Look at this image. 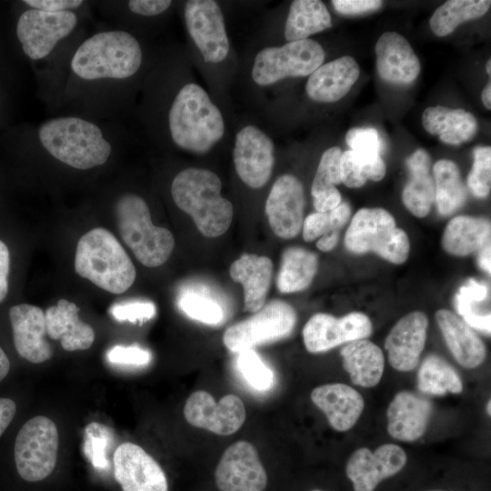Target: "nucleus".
I'll return each mask as SVG.
<instances>
[{"label": "nucleus", "instance_id": "13", "mask_svg": "<svg viewBox=\"0 0 491 491\" xmlns=\"http://www.w3.org/2000/svg\"><path fill=\"white\" fill-rule=\"evenodd\" d=\"M184 416L193 426L219 436H228L243 426L246 415L239 396L228 394L215 402L210 393L198 390L186 399Z\"/></svg>", "mask_w": 491, "mask_h": 491}, {"label": "nucleus", "instance_id": "12", "mask_svg": "<svg viewBox=\"0 0 491 491\" xmlns=\"http://www.w3.org/2000/svg\"><path fill=\"white\" fill-rule=\"evenodd\" d=\"M186 28L205 62L220 63L229 52L223 13L213 0H190L185 5Z\"/></svg>", "mask_w": 491, "mask_h": 491}, {"label": "nucleus", "instance_id": "15", "mask_svg": "<svg viewBox=\"0 0 491 491\" xmlns=\"http://www.w3.org/2000/svg\"><path fill=\"white\" fill-rule=\"evenodd\" d=\"M271 138L254 125L243 127L235 136L234 164L240 179L251 188H260L269 180L274 164Z\"/></svg>", "mask_w": 491, "mask_h": 491}, {"label": "nucleus", "instance_id": "25", "mask_svg": "<svg viewBox=\"0 0 491 491\" xmlns=\"http://www.w3.org/2000/svg\"><path fill=\"white\" fill-rule=\"evenodd\" d=\"M79 311L75 303L60 299L45 312L47 336L54 340H60L62 347L66 351L88 349L95 341L94 329L79 318Z\"/></svg>", "mask_w": 491, "mask_h": 491}, {"label": "nucleus", "instance_id": "1", "mask_svg": "<svg viewBox=\"0 0 491 491\" xmlns=\"http://www.w3.org/2000/svg\"><path fill=\"white\" fill-rule=\"evenodd\" d=\"M143 64L137 37L107 25L75 44L41 95L62 113L115 121L125 106L127 87Z\"/></svg>", "mask_w": 491, "mask_h": 491}, {"label": "nucleus", "instance_id": "44", "mask_svg": "<svg viewBox=\"0 0 491 491\" xmlns=\"http://www.w3.org/2000/svg\"><path fill=\"white\" fill-rule=\"evenodd\" d=\"M473 155L474 162L467 176V185L475 196L484 198L491 189V148L476 147Z\"/></svg>", "mask_w": 491, "mask_h": 491}, {"label": "nucleus", "instance_id": "21", "mask_svg": "<svg viewBox=\"0 0 491 491\" xmlns=\"http://www.w3.org/2000/svg\"><path fill=\"white\" fill-rule=\"evenodd\" d=\"M375 50L377 73L383 80L395 85H407L418 76L420 61L409 42L399 33H383Z\"/></svg>", "mask_w": 491, "mask_h": 491}, {"label": "nucleus", "instance_id": "47", "mask_svg": "<svg viewBox=\"0 0 491 491\" xmlns=\"http://www.w3.org/2000/svg\"><path fill=\"white\" fill-rule=\"evenodd\" d=\"M106 358L114 365L144 366L150 363L152 355L136 345L115 346L107 351Z\"/></svg>", "mask_w": 491, "mask_h": 491}, {"label": "nucleus", "instance_id": "6", "mask_svg": "<svg viewBox=\"0 0 491 491\" xmlns=\"http://www.w3.org/2000/svg\"><path fill=\"white\" fill-rule=\"evenodd\" d=\"M114 209L119 234L136 259L148 267L165 263L175 240L168 229L154 225L145 200L135 193H123Z\"/></svg>", "mask_w": 491, "mask_h": 491}, {"label": "nucleus", "instance_id": "38", "mask_svg": "<svg viewBox=\"0 0 491 491\" xmlns=\"http://www.w3.org/2000/svg\"><path fill=\"white\" fill-rule=\"evenodd\" d=\"M386 170V164L382 157L365 158L350 149L341 155V181L349 188L361 187L367 180L378 182L384 178Z\"/></svg>", "mask_w": 491, "mask_h": 491}, {"label": "nucleus", "instance_id": "26", "mask_svg": "<svg viewBox=\"0 0 491 491\" xmlns=\"http://www.w3.org/2000/svg\"><path fill=\"white\" fill-rule=\"evenodd\" d=\"M436 319L449 351L460 366L475 368L483 363L486 345L468 325L447 309H439Z\"/></svg>", "mask_w": 491, "mask_h": 491}, {"label": "nucleus", "instance_id": "7", "mask_svg": "<svg viewBox=\"0 0 491 491\" xmlns=\"http://www.w3.org/2000/svg\"><path fill=\"white\" fill-rule=\"evenodd\" d=\"M345 246L354 254L375 253L396 265L405 263L410 250L407 234L396 226L392 214L378 207L361 208L354 215Z\"/></svg>", "mask_w": 491, "mask_h": 491}, {"label": "nucleus", "instance_id": "51", "mask_svg": "<svg viewBox=\"0 0 491 491\" xmlns=\"http://www.w3.org/2000/svg\"><path fill=\"white\" fill-rule=\"evenodd\" d=\"M16 411L15 403L5 397H0V436L13 420Z\"/></svg>", "mask_w": 491, "mask_h": 491}, {"label": "nucleus", "instance_id": "45", "mask_svg": "<svg viewBox=\"0 0 491 491\" xmlns=\"http://www.w3.org/2000/svg\"><path fill=\"white\" fill-rule=\"evenodd\" d=\"M346 141L350 150L368 159L381 157L382 142L376 129L354 127L347 131Z\"/></svg>", "mask_w": 491, "mask_h": 491}, {"label": "nucleus", "instance_id": "9", "mask_svg": "<svg viewBox=\"0 0 491 491\" xmlns=\"http://www.w3.org/2000/svg\"><path fill=\"white\" fill-rule=\"evenodd\" d=\"M325 56L323 47L312 39L266 47L255 57L252 77L259 85H269L286 77L307 76L323 64Z\"/></svg>", "mask_w": 491, "mask_h": 491}, {"label": "nucleus", "instance_id": "54", "mask_svg": "<svg viewBox=\"0 0 491 491\" xmlns=\"http://www.w3.org/2000/svg\"><path fill=\"white\" fill-rule=\"evenodd\" d=\"M10 370V361L0 346V382L7 376Z\"/></svg>", "mask_w": 491, "mask_h": 491}, {"label": "nucleus", "instance_id": "2", "mask_svg": "<svg viewBox=\"0 0 491 491\" xmlns=\"http://www.w3.org/2000/svg\"><path fill=\"white\" fill-rule=\"evenodd\" d=\"M26 7V6H25ZM90 7V6H89ZM89 7L80 11L46 12L26 7L18 16L15 34L24 55L45 66L39 74L42 86L85 34Z\"/></svg>", "mask_w": 491, "mask_h": 491}, {"label": "nucleus", "instance_id": "37", "mask_svg": "<svg viewBox=\"0 0 491 491\" xmlns=\"http://www.w3.org/2000/svg\"><path fill=\"white\" fill-rule=\"evenodd\" d=\"M488 296L487 286L476 279L467 280L462 286L455 298V306L457 313L463 317V321L471 328L490 334L491 315L480 308Z\"/></svg>", "mask_w": 491, "mask_h": 491}, {"label": "nucleus", "instance_id": "5", "mask_svg": "<svg viewBox=\"0 0 491 491\" xmlns=\"http://www.w3.org/2000/svg\"><path fill=\"white\" fill-rule=\"evenodd\" d=\"M75 269L81 277L113 294L125 292L136 275L133 262L119 241L103 227L91 229L79 239Z\"/></svg>", "mask_w": 491, "mask_h": 491}, {"label": "nucleus", "instance_id": "14", "mask_svg": "<svg viewBox=\"0 0 491 491\" xmlns=\"http://www.w3.org/2000/svg\"><path fill=\"white\" fill-rule=\"evenodd\" d=\"M372 333L369 317L351 312L337 318L326 313L312 316L303 328V340L310 353L328 351L342 344L366 339Z\"/></svg>", "mask_w": 491, "mask_h": 491}, {"label": "nucleus", "instance_id": "31", "mask_svg": "<svg viewBox=\"0 0 491 491\" xmlns=\"http://www.w3.org/2000/svg\"><path fill=\"white\" fill-rule=\"evenodd\" d=\"M491 224L483 217L458 215L446 225L442 246L450 255L466 256L490 244Z\"/></svg>", "mask_w": 491, "mask_h": 491}, {"label": "nucleus", "instance_id": "30", "mask_svg": "<svg viewBox=\"0 0 491 491\" xmlns=\"http://www.w3.org/2000/svg\"><path fill=\"white\" fill-rule=\"evenodd\" d=\"M343 366L352 383L363 387L376 386L383 376L385 357L382 350L367 339L355 340L340 350Z\"/></svg>", "mask_w": 491, "mask_h": 491}, {"label": "nucleus", "instance_id": "8", "mask_svg": "<svg viewBox=\"0 0 491 491\" xmlns=\"http://www.w3.org/2000/svg\"><path fill=\"white\" fill-rule=\"evenodd\" d=\"M59 445L55 424L44 416L26 421L15 442V462L19 476L25 481L37 482L55 469Z\"/></svg>", "mask_w": 491, "mask_h": 491}, {"label": "nucleus", "instance_id": "40", "mask_svg": "<svg viewBox=\"0 0 491 491\" xmlns=\"http://www.w3.org/2000/svg\"><path fill=\"white\" fill-rule=\"evenodd\" d=\"M236 366L246 382L257 391L269 390L275 383L273 371L254 349L237 353Z\"/></svg>", "mask_w": 491, "mask_h": 491}, {"label": "nucleus", "instance_id": "46", "mask_svg": "<svg viewBox=\"0 0 491 491\" xmlns=\"http://www.w3.org/2000/svg\"><path fill=\"white\" fill-rule=\"evenodd\" d=\"M110 313L117 321L131 323H144L152 319L156 314V307L150 301H128L115 304Z\"/></svg>", "mask_w": 491, "mask_h": 491}, {"label": "nucleus", "instance_id": "35", "mask_svg": "<svg viewBox=\"0 0 491 491\" xmlns=\"http://www.w3.org/2000/svg\"><path fill=\"white\" fill-rule=\"evenodd\" d=\"M489 0H449L432 15L429 26L437 36H446L461 24L483 16L490 8Z\"/></svg>", "mask_w": 491, "mask_h": 491}, {"label": "nucleus", "instance_id": "10", "mask_svg": "<svg viewBox=\"0 0 491 491\" xmlns=\"http://www.w3.org/2000/svg\"><path fill=\"white\" fill-rule=\"evenodd\" d=\"M296 313L286 302L272 300L252 316L229 326L224 345L231 352L244 350L287 337L295 328Z\"/></svg>", "mask_w": 491, "mask_h": 491}, {"label": "nucleus", "instance_id": "41", "mask_svg": "<svg viewBox=\"0 0 491 491\" xmlns=\"http://www.w3.org/2000/svg\"><path fill=\"white\" fill-rule=\"evenodd\" d=\"M341 155L342 151L338 146L330 147L323 153L311 186L313 197L333 191L336 189V185L342 183Z\"/></svg>", "mask_w": 491, "mask_h": 491}, {"label": "nucleus", "instance_id": "52", "mask_svg": "<svg viewBox=\"0 0 491 491\" xmlns=\"http://www.w3.org/2000/svg\"><path fill=\"white\" fill-rule=\"evenodd\" d=\"M339 240V233H331L321 236L316 243V247L322 252H329L333 250Z\"/></svg>", "mask_w": 491, "mask_h": 491}, {"label": "nucleus", "instance_id": "3", "mask_svg": "<svg viewBox=\"0 0 491 491\" xmlns=\"http://www.w3.org/2000/svg\"><path fill=\"white\" fill-rule=\"evenodd\" d=\"M166 124L172 142L196 154L209 151L225 133L220 110L205 89L194 83L177 91L168 108Z\"/></svg>", "mask_w": 491, "mask_h": 491}, {"label": "nucleus", "instance_id": "29", "mask_svg": "<svg viewBox=\"0 0 491 491\" xmlns=\"http://www.w3.org/2000/svg\"><path fill=\"white\" fill-rule=\"evenodd\" d=\"M422 124L426 132L438 135L444 144L453 145L472 139L478 128L471 113L442 105L426 108L422 114Z\"/></svg>", "mask_w": 491, "mask_h": 491}, {"label": "nucleus", "instance_id": "23", "mask_svg": "<svg viewBox=\"0 0 491 491\" xmlns=\"http://www.w3.org/2000/svg\"><path fill=\"white\" fill-rule=\"evenodd\" d=\"M312 402L325 413L333 429L344 432L352 428L364 410V398L353 387L332 383L316 386L311 392Z\"/></svg>", "mask_w": 491, "mask_h": 491}, {"label": "nucleus", "instance_id": "4", "mask_svg": "<svg viewBox=\"0 0 491 491\" xmlns=\"http://www.w3.org/2000/svg\"><path fill=\"white\" fill-rule=\"evenodd\" d=\"M221 189L218 175L204 168L184 169L171 183L175 204L193 218L200 233L207 237L225 233L233 219V205L221 195Z\"/></svg>", "mask_w": 491, "mask_h": 491}, {"label": "nucleus", "instance_id": "16", "mask_svg": "<svg viewBox=\"0 0 491 491\" xmlns=\"http://www.w3.org/2000/svg\"><path fill=\"white\" fill-rule=\"evenodd\" d=\"M115 478L123 491H168L161 466L138 445L125 442L114 453Z\"/></svg>", "mask_w": 491, "mask_h": 491}, {"label": "nucleus", "instance_id": "55", "mask_svg": "<svg viewBox=\"0 0 491 491\" xmlns=\"http://www.w3.org/2000/svg\"><path fill=\"white\" fill-rule=\"evenodd\" d=\"M481 99L484 105L490 110L491 109V83L490 81L486 85L481 94Z\"/></svg>", "mask_w": 491, "mask_h": 491}, {"label": "nucleus", "instance_id": "11", "mask_svg": "<svg viewBox=\"0 0 491 491\" xmlns=\"http://www.w3.org/2000/svg\"><path fill=\"white\" fill-rule=\"evenodd\" d=\"M214 482L218 491H266L268 475L256 448L240 440L223 453L215 468Z\"/></svg>", "mask_w": 491, "mask_h": 491}, {"label": "nucleus", "instance_id": "53", "mask_svg": "<svg viewBox=\"0 0 491 491\" xmlns=\"http://www.w3.org/2000/svg\"><path fill=\"white\" fill-rule=\"evenodd\" d=\"M491 246L488 244L485 247H483L480 251H478V256H477V262L479 266L486 271V273H491V266H490V255H491Z\"/></svg>", "mask_w": 491, "mask_h": 491}, {"label": "nucleus", "instance_id": "36", "mask_svg": "<svg viewBox=\"0 0 491 491\" xmlns=\"http://www.w3.org/2000/svg\"><path fill=\"white\" fill-rule=\"evenodd\" d=\"M417 388L424 394L443 396L459 394L463 390L461 378L456 369L442 357H426L417 374Z\"/></svg>", "mask_w": 491, "mask_h": 491}, {"label": "nucleus", "instance_id": "43", "mask_svg": "<svg viewBox=\"0 0 491 491\" xmlns=\"http://www.w3.org/2000/svg\"><path fill=\"white\" fill-rule=\"evenodd\" d=\"M111 441L112 436L106 426L92 422L85 427L84 453L95 468L108 466L106 451Z\"/></svg>", "mask_w": 491, "mask_h": 491}, {"label": "nucleus", "instance_id": "50", "mask_svg": "<svg viewBox=\"0 0 491 491\" xmlns=\"http://www.w3.org/2000/svg\"><path fill=\"white\" fill-rule=\"evenodd\" d=\"M10 270V254L6 245L0 240V303L8 293V274Z\"/></svg>", "mask_w": 491, "mask_h": 491}, {"label": "nucleus", "instance_id": "22", "mask_svg": "<svg viewBox=\"0 0 491 491\" xmlns=\"http://www.w3.org/2000/svg\"><path fill=\"white\" fill-rule=\"evenodd\" d=\"M432 404L410 391L398 392L390 402L387 411V432L401 441H415L426 430Z\"/></svg>", "mask_w": 491, "mask_h": 491}, {"label": "nucleus", "instance_id": "59", "mask_svg": "<svg viewBox=\"0 0 491 491\" xmlns=\"http://www.w3.org/2000/svg\"><path fill=\"white\" fill-rule=\"evenodd\" d=\"M436 491H438V490H436Z\"/></svg>", "mask_w": 491, "mask_h": 491}, {"label": "nucleus", "instance_id": "32", "mask_svg": "<svg viewBox=\"0 0 491 491\" xmlns=\"http://www.w3.org/2000/svg\"><path fill=\"white\" fill-rule=\"evenodd\" d=\"M331 26V15L322 1L295 0L286 18L285 37L288 42L305 40Z\"/></svg>", "mask_w": 491, "mask_h": 491}, {"label": "nucleus", "instance_id": "42", "mask_svg": "<svg viewBox=\"0 0 491 491\" xmlns=\"http://www.w3.org/2000/svg\"><path fill=\"white\" fill-rule=\"evenodd\" d=\"M178 306L187 316L206 325H218L224 319L222 307L211 298L198 294L183 295Z\"/></svg>", "mask_w": 491, "mask_h": 491}, {"label": "nucleus", "instance_id": "18", "mask_svg": "<svg viewBox=\"0 0 491 491\" xmlns=\"http://www.w3.org/2000/svg\"><path fill=\"white\" fill-rule=\"evenodd\" d=\"M406 459L404 449L395 444H384L374 452L362 447L350 456L346 473L355 491H374L381 481L400 472Z\"/></svg>", "mask_w": 491, "mask_h": 491}, {"label": "nucleus", "instance_id": "24", "mask_svg": "<svg viewBox=\"0 0 491 491\" xmlns=\"http://www.w3.org/2000/svg\"><path fill=\"white\" fill-rule=\"evenodd\" d=\"M359 74L358 64L352 56H341L321 65L309 75L306 94L316 102H336L347 95Z\"/></svg>", "mask_w": 491, "mask_h": 491}, {"label": "nucleus", "instance_id": "39", "mask_svg": "<svg viewBox=\"0 0 491 491\" xmlns=\"http://www.w3.org/2000/svg\"><path fill=\"white\" fill-rule=\"evenodd\" d=\"M351 207L346 202L328 212H315L308 215L303 222V238L311 242L331 233H339L348 222Z\"/></svg>", "mask_w": 491, "mask_h": 491}, {"label": "nucleus", "instance_id": "17", "mask_svg": "<svg viewBox=\"0 0 491 491\" xmlns=\"http://www.w3.org/2000/svg\"><path fill=\"white\" fill-rule=\"evenodd\" d=\"M266 214L273 232L290 239L302 230L305 192L300 180L293 175H280L274 183L266 201Z\"/></svg>", "mask_w": 491, "mask_h": 491}, {"label": "nucleus", "instance_id": "33", "mask_svg": "<svg viewBox=\"0 0 491 491\" xmlns=\"http://www.w3.org/2000/svg\"><path fill=\"white\" fill-rule=\"evenodd\" d=\"M318 267L317 256L305 248L293 246L285 250L276 279L281 293H295L306 289Z\"/></svg>", "mask_w": 491, "mask_h": 491}, {"label": "nucleus", "instance_id": "27", "mask_svg": "<svg viewBox=\"0 0 491 491\" xmlns=\"http://www.w3.org/2000/svg\"><path fill=\"white\" fill-rule=\"evenodd\" d=\"M230 276L244 288V308L256 313L266 299L273 276V263L264 256L244 254L230 266Z\"/></svg>", "mask_w": 491, "mask_h": 491}, {"label": "nucleus", "instance_id": "56", "mask_svg": "<svg viewBox=\"0 0 491 491\" xmlns=\"http://www.w3.org/2000/svg\"><path fill=\"white\" fill-rule=\"evenodd\" d=\"M486 73L490 75L491 74V60L490 59H488V61L486 62Z\"/></svg>", "mask_w": 491, "mask_h": 491}, {"label": "nucleus", "instance_id": "49", "mask_svg": "<svg viewBox=\"0 0 491 491\" xmlns=\"http://www.w3.org/2000/svg\"><path fill=\"white\" fill-rule=\"evenodd\" d=\"M383 2L378 0H333L335 10L345 15H361L379 9Z\"/></svg>", "mask_w": 491, "mask_h": 491}, {"label": "nucleus", "instance_id": "34", "mask_svg": "<svg viewBox=\"0 0 491 491\" xmlns=\"http://www.w3.org/2000/svg\"><path fill=\"white\" fill-rule=\"evenodd\" d=\"M435 203L440 215L447 216L457 211L466 201L467 191L457 165L449 159H440L433 166Z\"/></svg>", "mask_w": 491, "mask_h": 491}, {"label": "nucleus", "instance_id": "20", "mask_svg": "<svg viewBox=\"0 0 491 491\" xmlns=\"http://www.w3.org/2000/svg\"><path fill=\"white\" fill-rule=\"evenodd\" d=\"M16 352L27 361L39 364L49 360L53 355L46 334L45 312L42 308L20 304L9 310Z\"/></svg>", "mask_w": 491, "mask_h": 491}, {"label": "nucleus", "instance_id": "48", "mask_svg": "<svg viewBox=\"0 0 491 491\" xmlns=\"http://www.w3.org/2000/svg\"><path fill=\"white\" fill-rule=\"evenodd\" d=\"M25 6L46 12L80 11L91 3L84 0H24Z\"/></svg>", "mask_w": 491, "mask_h": 491}, {"label": "nucleus", "instance_id": "28", "mask_svg": "<svg viewBox=\"0 0 491 491\" xmlns=\"http://www.w3.org/2000/svg\"><path fill=\"white\" fill-rule=\"evenodd\" d=\"M410 178L402 192L406 209L416 217H425L435 203V181L430 173L431 159L424 149H417L406 159Z\"/></svg>", "mask_w": 491, "mask_h": 491}, {"label": "nucleus", "instance_id": "58", "mask_svg": "<svg viewBox=\"0 0 491 491\" xmlns=\"http://www.w3.org/2000/svg\"><path fill=\"white\" fill-rule=\"evenodd\" d=\"M310 491H325V490H322V489H312Z\"/></svg>", "mask_w": 491, "mask_h": 491}, {"label": "nucleus", "instance_id": "57", "mask_svg": "<svg viewBox=\"0 0 491 491\" xmlns=\"http://www.w3.org/2000/svg\"><path fill=\"white\" fill-rule=\"evenodd\" d=\"M486 412L490 416L491 415V400H488L486 405Z\"/></svg>", "mask_w": 491, "mask_h": 491}, {"label": "nucleus", "instance_id": "19", "mask_svg": "<svg viewBox=\"0 0 491 491\" xmlns=\"http://www.w3.org/2000/svg\"><path fill=\"white\" fill-rule=\"evenodd\" d=\"M428 319L421 311L411 312L400 318L385 340L390 365L398 371L415 369L425 347Z\"/></svg>", "mask_w": 491, "mask_h": 491}]
</instances>
